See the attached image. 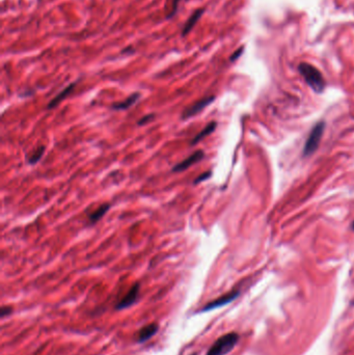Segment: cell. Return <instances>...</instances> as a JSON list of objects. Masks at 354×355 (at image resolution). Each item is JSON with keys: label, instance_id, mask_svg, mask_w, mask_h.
I'll return each mask as SVG.
<instances>
[{"label": "cell", "instance_id": "obj_20", "mask_svg": "<svg viewBox=\"0 0 354 355\" xmlns=\"http://www.w3.org/2000/svg\"><path fill=\"white\" fill-rule=\"evenodd\" d=\"M351 229H352V230H354V221H353V222H352V225H351Z\"/></svg>", "mask_w": 354, "mask_h": 355}, {"label": "cell", "instance_id": "obj_2", "mask_svg": "<svg viewBox=\"0 0 354 355\" xmlns=\"http://www.w3.org/2000/svg\"><path fill=\"white\" fill-rule=\"evenodd\" d=\"M239 341V335L236 332L227 333L217 339L210 347L207 355H227L230 353Z\"/></svg>", "mask_w": 354, "mask_h": 355}, {"label": "cell", "instance_id": "obj_14", "mask_svg": "<svg viewBox=\"0 0 354 355\" xmlns=\"http://www.w3.org/2000/svg\"><path fill=\"white\" fill-rule=\"evenodd\" d=\"M45 146L44 145H40V146H38L33 152H31V154L27 157V162L29 163V164H35V163H38L40 160H41V158L43 157V155H44V153H45Z\"/></svg>", "mask_w": 354, "mask_h": 355}, {"label": "cell", "instance_id": "obj_8", "mask_svg": "<svg viewBox=\"0 0 354 355\" xmlns=\"http://www.w3.org/2000/svg\"><path fill=\"white\" fill-rule=\"evenodd\" d=\"M159 329V325L156 324V323H152V324H148V325H145L144 327H142L138 334H137V342L138 343H143L147 340H150L152 337H154L157 331Z\"/></svg>", "mask_w": 354, "mask_h": 355}, {"label": "cell", "instance_id": "obj_7", "mask_svg": "<svg viewBox=\"0 0 354 355\" xmlns=\"http://www.w3.org/2000/svg\"><path fill=\"white\" fill-rule=\"evenodd\" d=\"M205 154H204V151H201V150H198V151H195L194 153H192L190 156H188L186 159H184L183 161H181L180 163L176 164L174 167H173V172L175 173H180V172H183V171H186L188 167H190L191 165L197 163L198 161H200L201 159L204 158Z\"/></svg>", "mask_w": 354, "mask_h": 355}, {"label": "cell", "instance_id": "obj_5", "mask_svg": "<svg viewBox=\"0 0 354 355\" xmlns=\"http://www.w3.org/2000/svg\"><path fill=\"white\" fill-rule=\"evenodd\" d=\"M238 296H239V291H232L230 293H227V294L216 298L215 300L207 303L206 306H204V308L201 309L199 312L205 313V312H209V311L225 307V306H227V304L231 303L233 300H235Z\"/></svg>", "mask_w": 354, "mask_h": 355}, {"label": "cell", "instance_id": "obj_4", "mask_svg": "<svg viewBox=\"0 0 354 355\" xmlns=\"http://www.w3.org/2000/svg\"><path fill=\"white\" fill-rule=\"evenodd\" d=\"M215 100L214 96H210V97H206L204 99H200L198 101H196L195 103H193L192 105L188 106L187 108H185L183 110L182 114V120H187L191 117H194L195 115H197L198 113H200L204 108H206L208 105H210L213 101Z\"/></svg>", "mask_w": 354, "mask_h": 355}, {"label": "cell", "instance_id": "obj_9", "mask_svg": "<svg viewBox=\"0 0 354 355\" xmlns=\"http://www.w3.org/2000/svg\"><path fill=\"white\" fill-rule=\"evenodd\" d=\"M75 85H76V82H73V83L69 84L68 86H66L60 94H58L51 101H50L49 104H48V106H47V108H48V109H52V108L57 107V106L62 102V101H63L64 99H66V98L70 95V92L73 90V88L75 87Z\"/></svg>", "mask_w": 354, "mask_h": 355}, {"label": "cell", "instance_id": "obj_16", "mask_svg": "<svg viewBox=\"0 0 354 355\" xmlns=\"http://www.w3.org/2000/svg\"><path fill=\"white\" fill-rule=\"evenodd\" d=\"M211 175H212V173H211V172H206V173H204L203 175L198 176V177H197V178L194 180L193 184H198V183H200V182H204V181L208 180V179L211 177Z\"/></svg>", "mask_w": 354, "mask_h": 355}, {"label": "cell", "instance_id": "obj_17", "mask_svg": "<svg viewBox=\"0 0 354 355\" xmlns=\"http://www.w3.org/2000/svg\"><path fill=\"white\" fill-rule=\"evenodd\" d=\"M154 117H155V115H153V114H151V115H146V116L142 117V118H141V119L138 121L137 125H138V126H143V125L147 124L148 122H151L152 120H153V119H154Z\"/></svg>", "mask_w": 354, "mask_h": 355}, {"label": "cell", "instance_id": "obj_18", "mask_svg": "<svg viewBox=\"0 0 354 355\" xmlns=\"http://www.w3.org/2000/svg\"><path fill=\"white\" fill-rule=\"evenodd\" d=\"M13 312V309L11 307H8V306H4L2 308V310H0V317L2 318H5L7 316H10Z\"/></svg>", "mask_w": 354, "mask_h": 355}, {"label": "cell", "instance_id": "obj_10", "mask_svg": "<svg viewBox=\"0 0 354 355\" xmlns=\"http://www.w3.org/2000/svg\"><path fill=\"white\" fill-rule=\"evenodd\" d=\"M204 13H205V9H198L188 18V20L186 21V23L184 24V27L182 29V35L183 36H186L191 31V29L195 26L196 22L199 20V18Z\"/></svg>", "mask_w": 354, "mask_h": 355}, {"label": "cell", "instance_id": "obj_11", "mask_svg": "<svg viewBox=\"0 0 354 355\" xmlns=\"http://www.w3.org/2000/svg\"><path fill=\"white\" fill-rule=\"evenodd\" d=\"M140 98V94L139 92H134L132 95H130L126 100L122 101V102H119V103H115L111 108L114 110H127L129 109L131 106H133L137 101L139 100Z\"/></svg>", "mask_w": 354, "mask_h": 355}, {"label": "cell", "instance_id": "obj_19", "mask_svg": "<svg viewBox=\"0 0 354 355\" xmlns=\"http://www.w3.org/2000/svg\"><path fill=\"white\" fill-rule=\"evenodd\" d=\"M242 52H243V48L238 49L237 51H235L234 54L231 57V62H234V61H236L237 59H239V57L242 54Z\"/></svg>", "mask_w": 354, "mask_h": 355}, {"label": "cell", "instance_id": "obj_13", "mask_svg": "<svg viewBox=\"0 0 354 355\" xmlns=\"http://www.w3.org/2000/svg\"><path fill=\"white\" fill-rule=\"evenodd\" d=\"M110 209V205L109 204H103L101 205L99 208H97L92 213H90L88 215V220L90 223H96L98 222L101 218H102Z\"/></svg>", "mask_w": 354, "mask_h": 355}, {"label": "cell", "instance_id": "obj_3", "mask_svg": "<svg viewBox=\"0 0 354 355\" xmlns=\"http://www.w3.org/2000/svg\"><path fill=\"white\" fill-rule=\"evenodd\" d=\"M324 130H325V122L324 121L318 122L313 127V129L311 130L309 137L306 141L305 147H303V151H302L303 156L309 157L315 153L316 150L319 147V144H320V141L322 139Z\"/></svg>", "mask_w": 354, "mask_h": 355}, {"label": "cell", "instance_id": "obj_1", "mask_svg": "<svg viewBox=\"0 0 354 355\" xmlns=\"http://www.w3.org/2000/svg\"><path fill=\"white\" fill-rule=\"evenodd\" d=\"M298 70L302 77L305 78L306 82L310 85V87L317 94H320L324 90L326 83L324 80L323 75L321 72L315 68L314 66L308 63H301L298 66Z\"/></svg>", "mask_w": 354, "mask_h": 355}, {"label": "cell", "instance_id": "obj_15", "mask_svg": "<svg viewBox=\"0 0 354 355\" xmlns=\"http://www.w3.org/2000/svg\"><path fill=\"white\" fill-rule=\"evenodd\" d=\"M181 2V0H173V5H172V10H171V12L167 14V19H171V18H173L175 15H176V13H177V11H178V5H179V3Z\"/></svg>", "mask_w": 354, "mask_h": 355}, {"label": "cell", "instance_id": "obj_12", "mask_svg": "<svg viewBox=\"0 0 354 355\" xmlns=\"http://www.w3.org/2000/svg\"><path fill=\"white\" fill-rule=\"evenodd\" d=\"M216 126H217V123H216V122H211V123H209L203 130H201L198 134H196V135L194 136V138L191 140L190 144H191V145H195L197 142H199L200 140H203L206 136H208V135H210L211 133H213L214 130L216 129Z\"/></svg>", "mask_w": 354, "mask_h": 355}, {"label": "cell", "instance_id": "obj_6", "mask_svg": "<svg viewBox=\"0 0 354 355\" xmlns=\"http://www.w3.org/2000/svg\"><path fill=\"white\" fill-rule=\"evenodd\" d=\"M139 289H140V286L138 283L134 284L130 290L127 292V294L122 298V300L117 304L116 306V309L118 311H122V310H125L129 307H131L132 304H134L138 298V295H139Z\"/></svg>", "mask_w": 354, "mask_h": 355}]
</instances>
